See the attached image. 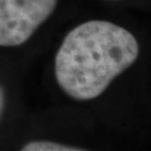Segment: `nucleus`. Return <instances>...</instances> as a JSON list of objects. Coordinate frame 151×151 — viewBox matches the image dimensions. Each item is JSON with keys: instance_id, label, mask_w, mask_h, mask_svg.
<instances>
[{"instance_id": "obj_1", "label": "nucleus", "mask_w": 151, "mask_h": 151, "mask_svg": "<svg viewBox=\"0 0 151 151\" xmlns=\"http://www.w3.org/2000/svg\"><path fill=\"white\" fill-rule=\"evenodd\" d=\"M139 56L137 38L106 20H90L72 29L55 57L58 86L74 100L100 96Z\"/></svg>"}, {"instance_id": "obj_2", "label": "nucleus", "mask_w": 151, "mask_h": 151, "mask_svg": "<svg viewBox=\"0 0 151 151\" xmlns=\"http://www.w3.org/2000/svg\"><path fill=\"white\" fill-rule=\"evenodd\" d=\"M56 6L57 0H0V46L26 43Z\"/></svg>"}, {"instance_id": "obj_3", "label": "nucleus", "mask_w": 151, "mask_h": 151, "mask_svg": "<svg viewBox=\"0 0 151 151\" xmlns=\"http://www.w3.org/2000/svg\"><path fill=\"white\" fill-rule=\"evenodd\" d=\"M83 148L65 146L52 141H32L22 148V151H82Z\"/></svg>"}, {"instance_id": "obj_4", "label": "nucleus", "mask_w": 151, "mask_h": 151, "mask_svg": "<svg viewBox=\"0 0 151 151\" xmlns=\"http://www.w3.org/2000/svg\"><path fill=\"white\" fill-rule=\"evenodd\" d=\"M4 108H5V94H4V90L0 86V116L2 114Z\"/></svg>"}]
</instances>
